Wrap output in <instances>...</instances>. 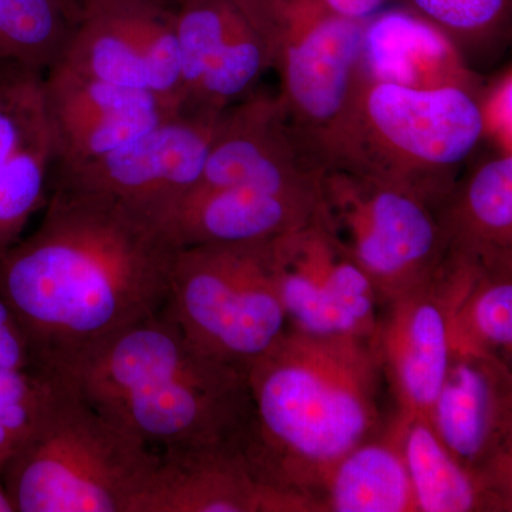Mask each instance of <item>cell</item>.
I'll return each mask as SVG.
<instances>
[{"mask_svg": "<svg viewBox=\"0 0 512 512\" xmlns=\"http://www.w3.org/2000/svg\"><path fill=\"white\" fill-rule=\"evenodd\" d=\"M178 249L147 211L53 185L39 227L0 256V296L35 366L57 372L160 312Z\"/></svg>", "mask_w": 512, "mask_h": 512, "instance_id": "cell-1", "label": "cell"}, {"mask_svg": "<svg viewBox=\"0 0 512 512\" xmlns=\"http://www.w3.org/2000/svg\"><path fill=\"white\" fill-rule=\"evenodd\" d=\"M244 372L254 409L249 453L281 490L316 512L340 458L389 423L372 339L288 325Z\"/></svg>", "mask_w": 512, "mask_h": 512, "instance_id": "cell-2", "label": "cell"}, {"mask_svg": "<svg viewBox=\"0 0 512 512\" xmlns=\"http://www.w3.org/2000/svg\"><path fill=\"white\" fill-rule=\"evenodd\" d=\"M53 373L153 450L251 439L254 409L244 370L205 355L163 311Z\"/></svg>", "mask_w": 512, "mask_h": 512, "instance_id": "cell-3", "label": "cell"}, {"mask_svg": "<svg viewBox=\"0 0 512 512\" xmlns=\"http://www.w3.org/2000/svg\"><path fill=\"white\" fill-rule=\"evenodd\" d=\"M487 130L485 109L471 87H413L365 73L322 168L375 178L436 211Z\"/></svg>", "mask_w": 512, "mask_h": 512, "instance_id": "cell-4", "label": "cell"}, {"mask_svg": "<svg viewBox=\"0 0 512 512\" xmlns=\"http://www.w3.org/2000/svg\"><path fill=\"white\" fill-rule=\"evenodd\" d=\"M158 453L56 373L42 420L5 468L15 512H131Z\"/></svg>", "mask_w": 512, "mask_h": 512, "instance_id": "cell-5", "label": "cell"}, {"mask_svg": "<svg viewBox=\"0 0 512 512\" xmlns=\"http://www.w3.org/2000/svg\"><path fill=\"white\" fill-rule=\"evenodd\" d=\"M264 37L281 76L289 127L322 170L330 138L365 76L367 20L345 18L320 0H235Z\"/></svg>", "mask_w": 512, "mask_h": 512, "instance_id": "cell-6", "label": "cell"}, {"mask_svg": "<svg viewBox=\"0 0 512 512\" xmlns=\"http://www.w3.org/2000/svg\"><path fill=\"white\" fill-rule=\"evenodd\" d=\"M271 242L178 249L161 309L205 355L241 370L288 328Z\"/></svg>", "mask_w": 512, "mask_h": 512, "instance_id": "cell-7", "label": "cell"}, {"mask_svg": "<svg viewBox=\"0 0 512 512\" xmlns=\"http://www.w3.org/2000/svg\"><path fill=\"white\" fill-rule=\"evenodd\" d=\"M316 211L382 302L429 282L446 259V239L433 208L367 175L322 168Z\"/></svg>", "mask_w": 512, "mask_h": 512, "instance_id": "cell-8", "label": "cell"}, {"mask_svg": "<svg viewBox=\"0 0 512 512\" xmlns=\"http://www.w3.org/2000/svg\"><path fill=\"white\" fill-rule=\"evenodd\" d=\"M76 8L72 36L56 63L93 79L146 90L183 110L174 5L168 0H76Z\"/></svg>", "mask_w": 512, "mask_h": 512, "instance_id": "cell-9", "label": "cell"}, {"mask_svg": "<svg viewBox=\"0 0 512 512\" xmlns=\"http://www.w3.org/2000/svg\"><path fill=\"white\" fill-rule=\"evenodd\" d=\"M271 254L293 328L315 335L375 336L382 301L318 211L302 227L274 239Z\"/></svg>", "mask_w": 512, "mask_h": 512, "instance_id": "cell-10", "label": "cell"}, {"mask_svg": "<svg viewBox=\"0 0 512 512\" xmlns=\"http://www.w3.org/2000/svg\"><path fill=\"white\" fill-rule=\"evenodd\" d=\"M222 113L174 114L106 156L72 170L55 171L50 188L60 185L101 192L161 221L200 181Z\"/></svg>", "mask_w": 512, "mask_h": 512, "instance_id": "cell-11", "label": "cell"}, {"mask_svg": "<svg viewBox=\"0 0 512 512\" xmlns=\"http://www.w3.org/2000/svg\"><path fill=\"white\" fill-rule=\"evenodd\" d=\"M249 440L157 451L131 512H309L272 483Z\"/></svg>", "mask_w": 512, "mask_h": 512, "instance_id": "cell-12", "label": "cell"}, {"mask_svg": "<svg viewBox=\"0 0 512 512\" xmlns=\"http://www.w3.org/2000/svg\"><path fill=\"white\" fill-rule=\"evenodd\" d=\"M429 423L458 463L512 491L510 365L495 357L451 350Z\"/></svg>", "mask_w": 512, "mask_h": 512, "instance_id": "cell-13", "label": "cell"}, {"mask_svg": "<svg viewBox=\"0 0 512 512\" xmlns=\"http://www.w3.org/2000/svg\"><path fill=\"white\" fill-rule=\"evenodd\" d=\"M183 111L222 113L272 67L264 37L235 0H175Z\"/></svg>", "mask_w": 512, "mask_h": 512, "instance_id": "cell-14", "label": "cell"}, {"mask_svg": "<svg viewBox=\"0 0 512 512\" xmlns=\"http://www.w3.org/2000/svg\"><path fill=\"white\" fill-rule=\"evenodd\" d=\"M43 77L55 141V171L72 170L143 136L183 110L154 93L73 72L56 63Z\"/></svg>", "mask_w": 512, "mask_h": 512, "instance_id": "cell-15", "label": "cell"}, {"mask_svg": "<svg viewBox=\"0 0 512 512\" xmlns=\"http://www.w3.org/2000/svg\"><path fill=\"white\" fill-rule=\"evenodd\" d=\"M319 174L293 136L279 97L259 94L221 114L195 185L318 200Z\"/></svg>", "mask_w": 512, "mask_h": 512, "instance_id": "cell-16", "label": "cell"}, {"mask_svg": "<svg viewBox=\"0 0 512 512\" xmlns=\"http://www.w3.org/2000/svg\"><path fill=\"white\" fill-rule=\"evenodd\" d=\"M386 303L372 345L396 416L429 421L451 360L443 265L429 282Z\"/></svg>", "mask_w": 512, "mask_h": 512, "instance_id": "cell-17", "label": "cell"}, {"mask_svg": "<svg viewBox=\"0 0 512 512\" xmlns=\"http://www.w3.org/2000/svg\"><path fill=\"white\" fill-rule=\"evenodd\" d=\"M55 163L43 73L12 67L0 76V256L46 207Z\"/></svg>", "mask_w": 512, "mask_h": 512, "instance_id": "cell-18", "label": "cell"}, {"mask_svg": "<svg viewBox=\"0 0 512 512\" xmlns=\"http://www.w3.org/2000/svg\"><path fill=\"white\" fill-rule=\"evenodd\" d=\"M318 200L285 197L242 187H200L184 194L167 214L165 231L177 248L274 241L306 224Z\"/></svg>", "mask_w": 512, "mask_h": 512, "instance_id": "cell-19", "label": "cell"}, {"mask_svg": "<svg viewBox=\"0 0 512 512\" xmlns=\"http://www.w3.org/2000/svg\"><path fill=\"white\" fill-rule=\"evenodd\" d=\"M447 252L485 265L512 264V156H487L436 208Z\"/></svg>", "mask_w": 512, "mask_h": 512, "instance_id": "cell-20", "label": "cell"}, {"mask_svg": "<svg viewBox=\"0 0 512 512\" xmlns=\"http://www.w3.org/2000/svg\"><path fill=\"white\" fill-rule=\"evenodd\" d=\"M447 286L451 350L503 360L512 357V264L485 265L448 254Z\"/></svg>", "mask_w": 512, "mask_h": 512, "instance_id": "cell-21", "label": "cell"}, {"mask_svg": "<svg viewBox=\"0 0 512 512\" xmlns=\"http://www.w3.org/2000/svg\"><path fill=\"white\" fill-rule=\"evenodd\" d=\"M417 512L512 511V491L451 456L427 420L394 414Z\"/></svg>", "mask_w": 512, "mask_h": 512, "instance_id": "cell-22", "label": "cell"}, {"mask_svg": "<svg viewBox=\"0 0 512 512\" xmlns=\"http://www.w3.org/2000/svg\"><path fill=\"white\" fill-rule=\"evenodd\" d=\"M316 512H417L394 417L340 458L320 488Z\"/></svg>", "mask_w": 512, "mask_h": 512, "instance_id": "cell-23", "label": "cell"}, {"mask_svg": "<svg viewBox=\"0 0 512 512\" xmlns=\"http://www.w3.org/2000/svg\"><path fill=\"white\" fill-rule=\"evenodd\" d=\"M76 0H0V62L45 72L62 57Z\"/></svg>", "mask_w": 512, "mask_h": 512, "instance_id": "cell-24", "label": "cell"}, {"mask_svg": "<svg viewBox=\"0 0 512 512\" xmlns=\"http://www.w3.org/2000/svg\"><path fill=\"white\" fill-rule=\"evenodd\" d=\"M403 9L429 23L454 49H485L510 26L512 0H397Z\"/></svg>", "mask_w": 512, "mask_h": 512, "instance_id": "cell-25", "label": "cell"}, {"mask_svg": "<svg viewBox=\"0 0 512 512\" xmlns=\"http://www.w3.org/2000/svg\"><path fill=\"white\" fill-rule=\"evenodd\" d=\"M55 386L56 373L0 366V470L36 430Z\"/></svg>", "mask_w": 512, "mask_h": 512, "instance_id": "cell-26", "label": "cell"}, {"mask_svg": "<svg viewBox=\"0 0 512 512\" xmlns=\"http://www.w3.org/2000/svg\"><path fill=\"white\" fill-rule=\"evenodd\" d=\"M0 366L36 367L28 340L0 296Z\"/></svg>", "mask_w": 512, "mask_h": 512, "instance_id": "cell-27", "label": "cell"}, {"mask_svg": "<svg viewBox=\"0 0 512 512\" xmlns=\"http://www.w3.org/2000/svg\"><path fill=\"white\" fill-rule=\"evenodd\" d=\"M333 12L355 20H369L384 10L389 0H320Z\"/></svg>", "mask_w": 512, "mask_h": 512, "instance_id": "cell-28", "label": "cell"}, {"mask_svg": "<svg viewBox=\"0 0 512 512\" xmlns=\"http://www.w3.org/2000/svg\"><path fill=\"white\" fill-rule=\"evenodd\" d=\"M0 512H15L8 491H6L5 483H3L2 470H0Z\"/></svg>", "mask_w": 512, "mask_h": 512, "instance_id": "cell-29", "label": "cell"}, {"mask_svg": "<svg viewBox=\"0 0 512 512\" xmlns=\"http://www.w3.org/2000/svg\"><path fill=\"white\" fill-rule=\"evenodd\" d=\"M15 66H18V64L0 62V76H2V74H5L6 72H8L9 69H12V67Z\"/></svg>", "mask_w": 512, "mask_h": 512, "instance_id": "cell-30", "label": "cell"}]
</instances>
